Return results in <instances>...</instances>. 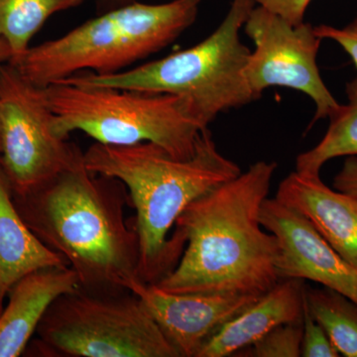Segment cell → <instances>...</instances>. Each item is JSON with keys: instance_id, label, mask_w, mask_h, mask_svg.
I'll return each instance as SVG.
<instances>
[{"instance_id": "12", "label": "cell", "mask_w": 357, "mask_h": 357, "mask_svg": "<svg viewBox=\"0 0 357 357\" xmlns=\"http://www.w3.org/2000/svg\"><path fill=\"white\" fill-rule=\"evenodd\" d=\"M275 198L307 218L319 234L357 269V198L331 189L321 176L291 173Z\"/></svg>"}, {"instance_id": "9", "label": "cell", "mask_w": 357, "mask_h": 357, "mask_svg": "<svg viewBox=\"0 0 357 357\" xmlns=\"http://www.w3.org/2000/svg\"><path fill=\"white\" fill-rule=\"evenodd\" d=\"M243 28L255 46L245 66V77L258 98L270 86L304 93L316 105L312 123L330 116L340 107L321 79L317 57L323 39L310 23L294 26L256 4Z\"/></svg>"}, {"instance_id": "14", "label": "cell", "mask_w": 357, "mask_h": 357, "mask_svg": "<svg viewBox=\"0 0 357 357\" xmlns=\"http://www.w3.org/2000/svg\"><path fill=\"white\" fill-rule=\"evenodd\" d=\"M306 283L283 279L237 314L204 345L197 357H227L257 342L276 326L303 319Z\"/></svg>"}, {"instance_id": "10", "label": "cell", "mask_w": 357, "mask_h": 357, "mask_svg": "<svg viewBox=\"0 0 357 357\" xmlns=\"http://www.w3.org/2000/svg\"><path fill=\"white\" fill-rule=\"evenodd\" d=\"M260 222L276 237V270L280 280L316 282L357 305V269L338 255L307 218L276 198H267L260 211Z\"/></svg>"}, {"instance_id": "13", "label": "cell", "mask_w": 357, "mask_h": 357, "mask_svg": "<svg viewBox=\"0 0 357 357\" xmlns=\"http://www.w3.org/2000/svg\"><path fill=\"white\" fill-rule=\"evenodd\" d=\"M77 287L70 266L42 268L16 282L0 314V357L22 356L52 303Z\"/></svg>"}, {"instance_id": "1", "label": "cell", "mask_w": 357, "mask_h": 357, "mask_svg": "<svg viewBox=\"0 0 357 357\" xmlns=\"http://www.w3.org/2000/svg\"><path fill=\"white\" fill-rule=\"evenodd\" d=\"M276 162L246 172L192 202L175 223L185 245L178 264L156 287L173 294L231 293L260 297L280 281L278 243L263 229L260 211Z\"/></svg>"}, {"instance_id": "27", "label": "cell", "mask_w": 357, "mask_h": 357, "mask_svg": "<svg viewBox=\"0 0 357 357\" xmlns=\"http://www.w3.org/2000/svg\"><path fill=\"white\" fill-rule=\"evenodd\" d=\"M0 156H1V131H0Z\"/></svg>"}, {"instance_id": "7", "label": "cell", "mask_w": 357, "mask_h": 357, "mask_svg": "<svg viewBox=\"0 0 357 357\" xmlns=\"http://www.w3.org/2000/svg\"><path fill=\"white\" fill-rule=\"evenodd\" d=\"M24 354L39 357H180L136 294L77 287L52 303Z\"/></svg>"}, {"instance_id": "25", "label": "cell", "mask_w": 357, "mask_h": 357, "mask_svg": "<svg viewBox=\"0 0 357 357\" xmlns=\"http://www.w3.org/2000/svg\"><path fill=\"white\" fill-rule=\"evenodd\" d=\"M13 59V53H11L10 48L4 40L0 38V69L2 66L10 62Z\"/></svg>"}, {"instance_id": "2", "label": "cell", "mask_w": 357, "mask_h": 357, "mask_svg": "<svg viewBox=\"0 0 357 357\" xmlns=\"http://www.w3.org/2000/svg\"><path fill=\"white\" fill-rule=\"evenodd\" d=\"M21 218L40 241L74 270L89 292L130 291L141 281L139 238L128 188L89 172L83 160L44 184L13 194Z\"/></svg>"}, {"instance_id": "24", "label": "cell", "mask_w": 357, "mask_h": 357, "mask_svg": "<svg viewBox=\"0 0 357 357\" xmlns=\"http://www.w3.org/2000/svg\"><path fill=\"white\" fill-rule=\"evenodd\" d=\"M96 1H98L100 8L102 9L103 13V11L109 10V9L115 8V7L131 3V2L136 1V0H96Z\"/></svg>"}, {"instance_id": "23", "label": "cell", "mask_w": 357, "mask_h": 357, "mask_svg": "<svg viewBox=\"0 0 357 357\" xmlns=\"http://www.w3.org/2000/svg\"><path fill=\"white\" fill-rule=\"evenodd\" d=\"M333 187L357 198V156L347 157L340 172L333 178Z\"/></svg>"}, {"instance_id": "22", "label": "cell", "mask_w": 357, "mask_h": 357, "mask_svg": "<svg viewBox=\"0 0 357 357\" xmlns=\"http://www.w3.org/2000/svg\"><path fill=\"white\" fill-rule=\"evenodd\" d=\"M257 6H263L278 14L294 26L304 22L305 13L312 0H255Z\"/></svg>"}, {"instance_id": "4", "label": "cell", "mask_w": 357, "mask_h": 357, "mask_svg": "<svg viewBox=\"0 0 357 357\" xmlns=\"http://www.w3.org/2000/svg\"><path fill=\"white\" fill-rule=\"evenodd\" d=\"M201 2L146 4L136 0L103 11L60 38L30 47L11 65L39 88L84 70L98 75L121 72L165 48L191 27Z\"/></svg>"}, {"instance_id": "18", "label": "cell", "mask_w": 357, "mask_h": 357, "mask_svg": "<svg viewBox=\"0 0 357 357\" xmlns=\"http://www.w3.org/2000/svg\"><path fill=\"white\" fill-rule=\"evenodd\" d=\"M305 302L333 344L345 357H357V305L333 289L305 288Z\"/></svg>"}, {"instance_id": "5", "label": "cell", "mask_w": 357, "mask_h": 357, "mask_svg": "<svg viewBox=\"0 0 357 357\" xmlns=\"http://www.w3.org/2000/svg\"><path fill=\"white\" fill-rule=\"evenodd\" d=\"M255 6V0H232L217 29L191 48L114 74L81 73L60 82L176 96L188 102L208 128L222 112L258 98L245 77L251 51L241 38Z\"/></svg>"}, {"instance_id": "17", "label": "cell", "mask_w": 357, "mask_h": 357, "mask_svg": "<svg viewBox=\"0 0 357 357\" xmlns=\"http://www.w3.org/2000/svg\"><path fill=\"white\" fill-rule=\"evenodd\" d=\"M88 0H0V38L13 53L10 64L30 48L34 35L54 14L82 6Z\"/></svg>"}, {"instance_id": "20", "label": "cell", "mask_w": 357, "mask_h": 357, "mask_svg": "<svg viewBox=\"0 0 357 357\" xmlns=\"http://www.w3.org/2000/svg\"><path fill=\"white\" fill-rule=\"evenodd\" d=\"M301 356L303 357H338L340 352L333 344L328 333L319 325L310 312L305 302L303 314V337L301 345Z\"/></svg>"}, {"instance_id": "19", "label": "cell", "mask_w": 357, "mask_h": 357, "mask_svg": "<svg viewBox=\"0 0 357 357\" xmlns=\"http://www.w3.org/2000/svg\"><path fill=\"white\" fill-rule=\"evenodd\" d=\"M303 337V319L283 324L248 347L250 357H300Z\"/></svg>"}, {"instance_id": "16", "label": "cell", "mask_w": 357, "mask_h": 357, "mask_svg": "<svg viewBox=\"0 0 357 357\" xmlns=\"http://www.w3.org/2000/svg\"><path fill=\"white\" fill-rule=\"evenodd\" d=\"M349 102L340 105L330 119L323 139L296 159V172L319 176L326 162L342 156H357V79L347 84Z\"/></svg>"}, {"instance_id": "21", "label": "cell", "mask_w": 357, "mask_h": 357, "mask_svg": "<svg viewBox=\"0 0 357 357\" xmlns=\"http://www.w3.org/2000/svg\"><path fill=\"white\" fill-rule=\"evenodd\" d=\"M314 31L321 39L337 42L349 54L357 70V17L344 28L319 25L314 27Z\"/></svg>"}, {"instance_id": "6", "label": "cell", "mask_w": 357, "mask_h": 357, "mask_svg": "<svg viewBox=\"0 0 357 357\" xmlns=\"http://www.w3.org/2000/svg\"><path fill=\"white\" fill-rule=\"evenodd\" d=\"M52 112V130L68 139L82 131L96 142L132 145L150 142L174 158H191L206 128L182 98L57 82L41 88Z\"/></svg>"}, {"instance_id": "15", "label": "cell", "mask_w": 357, "mask_h": 357, "mask_svg": "<svg viewBox=\"0 0 357 357\" xmlns=\"http://www.w3.org/2000/svg\"><path fill=\"white\" fill-rule=\"evenodd\" d=\"M52 266H69L64 258L44 245L14 206L13 191L0 167V300L22 277Z\"/></svg>"}, {"instance_id": "8", "label": "cell", "mask_w": 357, "mask_h": 357, "mask_svg": "<svg viewBox=\"0 0 357 357\" xmlns=\"http://www.w3.org/2000/svg\"><path fill=\"white\" fill-rule=\"evenodd\" d=\"M41 88L10 63L0 69V167L13 194L44 184L83 160L79 148L52 130Z\"/></svg>"}, {"instance_id": "11", "label": "cell", "mask_w": 357, "mask_h": 357, "mask_svg": "<svg viewBox=\"0 0 357 357\" xmlns=\"http://www.w3.org/2000/svg\"><path fill=\"white\" fill-rule=\"evenodd\" d=\"M130 291L142 301L180 357L198 356L225 324L259 298L231 293L173 294L142 281L134 283Z\"/></svg>"}, {"instance_id": "3", "label": "cell", "mask_w": 357, "mask_h": 357, "mask_svg": "<svg viewBox=\"0 0 357 357\" xmlns=\"http://www.w3.org/2000/svg\"><path fill=\"white\" fill-rule=\"evenodd\" d=\"M89 172L121 181L135 208L139 238V277L158 283L173 271L185 243L170 236L176 220L195 199L241 175V167L223 156L208 128L199 134L191 158H174L154 143L107 145L96 142L84 153Z\"/></svg>"}, {"instance_id": "26", "label": "cell", "mask_w": 357, "mask_h": 357, "mask_svg": "<svg viewBox=\"0 0 357 357\" xmlns=\"http://www.w3.org/2000/svg\"><path fill=\"white\" fill-rule=\"evenodd\" d=\"M3 301L0 300V314L2 312V310H3Z\"/></svg>"}]
</instances>
